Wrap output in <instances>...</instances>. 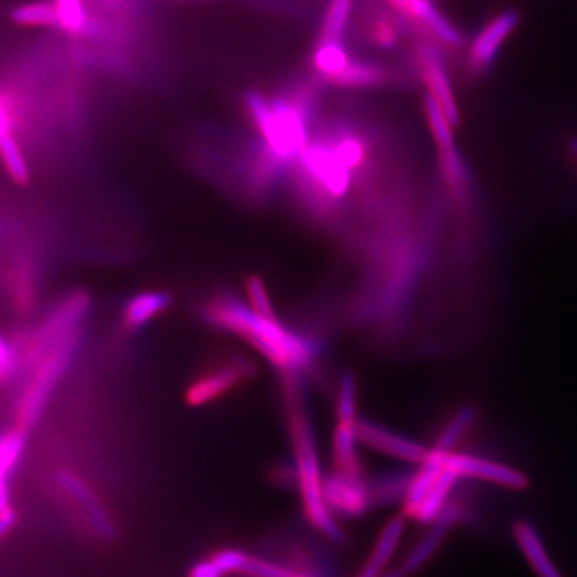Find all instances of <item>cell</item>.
I'll return each mask as SVG.
<instances>
[{
    "mask_svg": "<svg viewBox=\"0 0 577 577\" xmlns=\"http://www.w3.org/2000/svg\"><path fill=\"white\" fill-rule=\"evenodd\" d=\"M247 297H249V303L252 310L260 317L268 318V320H278L276 318L275 308L271 306V300L265 288L264 281L260 276L251 275L246 279Z\"/></svg>",
    "mask_w": 577,
    "mask_h": 577,
    "instance_id": "obj_30",
    "label": "cell"
},
{
    "mask_svg": "<svg viewBox=\"0 0 577 577\" xmlns=\"http://www.w3.org/2000/svg\"><path fill=\"white\" fill-rule=\"evenodd\" d=\"M462 517H464V510L454 500H451L446 509L443 510L442 515L433 521L432 526L426 531L425 537L412 548L411 554L401 563L400 568L403 569L406 577L414 576L415 573L421 572L430 559L435 557L436 552L442 548L444 541H446L450 531L461 523Z\"/></svg>",
    "mask_w": 577,
    "mask_h": 577,
    "instance_id": "obj_13",
    "label": "cell"
},
{
    "mask_svg": "<svg viewBox=\"0 0 577 577\" xmlns=\"http://www.w3.org/2000/svg\"><path fill=\"white\" fill-rule=\"evenodd\" d=\"M79 346V332L55 346L36 366V373L31 377L27 387L20 397L15 412V429L30 433L36 426L45 406L51 400L52 393L65 376L69 365L75 358Z\"/></svg>",
    "mask_w": 577,
    "mask_h": 577,
    "instance_id": "obj_3",
    "label": "cell"
},
{
    "mask_svg": "<svg viewBox=\"0 0 577 577\" xmlns=\"http://www.w3.org/2000/svg\"><path fill=\"white\" fill-rule=\"evenodd\" d=\"M382 577H406L403 569L401 568H391L387 569V572L384 573Z\"/></svg>",
    "mask_w": 577,
    "mask_h": 577,
    "instance_id": "obj_38",
    "label": "cell"
},
{
    "mask_svg": "<svg viewBox=\"0 0 577 577\" xmlns=\"http://www.w3.org/2000/svg\"><path fill=\"white\" fill-rule=\"evenodd\" d=\"M459 480L461 478L457 477L454 471L446 468L442 478L433 486L432 491L425 496V499H423L421 507H419L418 512L414 513L412 519L419 521V523L432 524L433 521L442 515L443 510L446 509L447 503L451 502V496H453L454 488H456Z\"/></svg>",
    "mask_w": 577,
    "mask_h": 577,
    "instance_id": "obj_21",
    "label": "cell"
},
{
    "mask_svg": "<svg viewBox=\"0 0 577 577\" xmlns=\"http://www.w3.org/2000/svg\"><path fill=\"white\" fill-rule=\"evenodd\" d=\"M478 411L477 406L475 404H465L461 409H457L454 412L453 418L450 419V422L444 425L442 433L436 440L435 446L436 450L444 451V453H456V446L462 442L465 435L470 432L471 426L475 425L478 421Z\"/></svg>",
    "mask_w": 577,
    "mask_h": 577,
    "instance_id": "obj_22",
    "label": "cell"
},
{
    "mask_svg": "<svg viewBox=\"0 0 577 577\" xmlns=\"http://www.w3.org/2000/svg\"><path fill=\"white\" fill-rule=\"evenodd\" d=\"M324 499L335 517L359 519L373 509L367 480H352L339 471L324 477Z\"/></svg>",
    "mask_w": 577,
    "mask_h": 577,
    "instance_id": "obj_11",
    "label": "cell"
},
{
    "mask_svg": "<svg viewBox=\"0 0 577 577\" xmlns=\"http://www.w3.org/2000/svg\"><path fill=\"white\" fill-rule=\"evenodd\" d=\"M241 575L247 577H311L306 575V573L293 572V569L286 568V566L255 557L247 559Z\"/></svg>",
    "mask_w": 577,
    "mask_h": 577,
    "instance_id": "obj_31",
    "label": "cell"
},
{
    "mask_svg": "<svg viewBox=\"0 0 577 577\" xmlns=\"http://www.w3.org/2000/svg\"><path fill=\"white\" fill-rule=\"evenodd\" d=\"M269 146V154L279 163L306 152L307 131L302 118L288 104H278L271 124L262 132Z\"/></svg>",
    "mask_w": 577,
    "mask_h": 577,
    "instance_id": "obj_6",
    "label": "cell"
},
{
    "mask_svg": "<svg viewBox=\"0 0 577 577\" xmlns=\"http://www.w3.org/2000/svg\"><path fill=\"white\" fill-rule=\"evenodd\" d=\"M450 456V453H444V451L436 450V447H432V450L429 451L425 459H423L418 470H415L411 488H409L408 496H406L403 503L404 517H411L412 519L414 513L418 512L425 496L432 491L433 486L436 485V481H439L444 471H446Z\"/></svg>",
    "mask_w": 577,
    "mask_h": 577,
    "instance_id": "obj_14",
    "label": "cell"
},
{
    "mask_svg": "<svg viewBox=\"0 0 577 577\" xmlns=\"http://www.w3.org/2000/svg\"><path fill=\"white\" fill-rule=\"evenodd\" d=\"M447 468L454 471L461 480L470 478V480L492 482V485L509 489H526L530 486V480L523 471L499 464V462L485 459V457L471 456V454H451L447 459Z\"/></svg>",
    "mask_w": 577,
    "mask_h": 577,
    "instance_id": "obj_7",
    "label": "cell"
},
{
    "mask_svg": "<svg viewBox=\"0 0 577 577\" xmlns=\"http://www.w3.org/2000/svg\"><path fill=\"white\" fill-rule=\"evenodd\" d=\"M513 534H515L521 554L528 559L537 577H563L558 566L548 555L547 547L536 526L530 520L517 521Z\"/></svg>",
    "mask_w": 577,
    "mask_h": 577,
    "instance_id": "obj_15",
    "label": "cell"
},
{
    "mask_svg": "<svg viewBox=\"0 0 577 577\" xmlns=\"http://www.w3.org/2000/svg\"><path fill=\"white\" fill-rule=\"evenodd\" d=\"M20 365L19 349L15 345L9 344L7 339H2L0 342V376H2L3 385L9 384V380L15 376Z\"/></svg>",
    "mask_w": 577,
    "mask_h": 577,
    "instance_id": "obj_35",
    "label": "cell"
},
{
    "mask_svg": "<svg viewBox=\"0 0 577 577\" xmlns=\"http://www.w3.org/2000/svg\"><path fill=\"white\" fill-rule=\"evenodd\" d=\"M9 118H7L5 107L0 110V145H2L3 163H5L7 170L10 177L20 185H26L30 180V173H27L26 163L15 138L10 134Z\"/></svg>",
    "mask_w": 577,
    "mask_h": 577,
    "instance_id": "obj_24",
    "label": "cell"
},
{
    "mask_svg": "<svg viewBox=\"0 0 577 577\" xmlns=\"http://www.w3.org/2000/svg\"><path fill=\"white\" fill-rule=\"evenodd\" d=\"M415 471L390 470L367 481L373 507L403 506Z\"/></svg>",
    "mask_w": 577,
    "mask_h": 577,
    "instance_id": "obj_19",
    "label": "cell"
},
{
    "mask_svg": "<svg viewBox=\"0 0 577 577\" xmlns=\"http://www.w3.org/2000/svg\"><path fill=\"white\" fill-rule=\"evenodd\" d=\"M390 2H393L398 9L411 15L412 5H414L415 0H390Z\"/></svg>",
    "mask_w": 577,
    "mask_h": 577,
    "instance_id": "obj_37",
    "label": "cell"
},
{
    "mask_svg": "<svg viewBox=\"0 0 577 577\" xmlns=\"http://www.w3.org/2000/svg\"><path fill=\"white\" fill-rule=\"evenodd\" d=\"M286 397H288L289 433L296 457L299 492L306 519L314 530L334 542H344L345 534L339 526L334 513L329 510L324 499V475L321 474L320 456L313 430L302 401H300L297 376L286 377Z\"/></svg>",
    "mask_w": 577,
    "mask_h": 577,
    "instance_id": "obj_2",
    "label": "cell"
},
{
    "mask_svg": "<svg viewBox=\"0 0 577 577\" xmlns=\"http://www.w3.org/2000/svg\"><path fill=\"white\" fill-rule=\"evenodd\" d=\"M90 306V296L84 290L69 293L59 306L52 310L44 323L27 335L19 349L21 365L37 366L55 346L79 332Z\"/></svg>",
    "mask_w": 577,
    "mask_h": 577,
    "instance_id": "obj_4",
    "label": "cell"
},
{
    "mask_svg": "<svg viewBox=\"0 0 577 577\" xmlns=\"http://www.w3.org/2000/svg\"><path fill=\"white\" fill-rule=\"evenodd\" d=\"M170 303H173V296L169 292L149 290V292L136 293L125 303L124 311H122V324L127 331H138L166 311Z\"/></svg>",
    "mask_w": 577,
    "mask_h": 577,
    "instance_id": "obj_18",
    "label": "cell"
},
{
    "mask_svg": "<svg viewBox=\"0 0 577 577\" xmlns=\"http://www.w3.org/2000/svg\"><path fill=\"white\" fill-rule=\"evenodd\" d=\"M13 20L20 24H31V26H62L58 10L48 3L20 7L13 12Z\"/></svg>",
    "mask_w": 577,
    "mask_h": 577,
    "instance_id": "obj_28",
    "label": "cell"
},
{
    "mask_svg": "<svg viewBox=\"0 0 577 577\" xmlns=\"http://www.w3.org/2000/svg\"><path fill=\"white\" fill-rule=\"evenodd\" d=\"M359 443L373 447L377 453L387 454L393 459L403 461L406 464L421 465L430 450L423 444L400 433L391 432L377 423L358 419L355 425Z\"/></svg>",
    "mask_w": 577,
    "mask_h": 577,
    "instance_id": "obj_9",
    "label": "cell"
},
{
    "mask_svg": "<svg viewBox=\"0 0 577 577\" xmlns=\"http://www.w3.org/2000/svg\"><path fill=\"white\" fill-rule=\"evenodd\" d=\"M406 530L404 517H395L385 524L382 533L377 537L376 545L366 559L365 566L356 577H382L403 539Z\"/></svg>",
    "mask_w": 577,
    "mask_h": 577,
    "instance_id": "obj_17",
    "label": "cell"
},
{
    "mask_svg": "<svg viewBox=\"0 0 577 577\" xmlns=\"http://www.w3.org/2000/svg\"><path fill=\"white\" fill-rule=\"evenodd\" d=\"M249 557L251 555L240 551V548H222V551L212 555V558L215 559L217 565L220 566L225 576L241 575Z\"/></svg>",
    "mask_w": 577,
    "mask_h": 577,
    "instance_id": "obj_32",
    "label": "cell"
},
{
    "mask_svg": "<svg viewBox=\"0 0 577 577\" xmlns=\"http://www.w3.org/2000/svg\"><path fill=\"white\" fill-rule=\"evenodd\" d=\"M332 149H334L339 160L345 167H348L349 170H355L356 167H359V164L363 163V157H365V149H363L362 143L356 138H352V136L341 140Z\"/></svg>",
    "mask_w": 577,
    "mask_h": 577,
    "instance_id": "obj_33",
    "label": "cell"
},
{
    "mask_svg": "<svg viewBox=\"0 0 577 577\" xmlns=\"http://www.w3.org/2000/svg\"><path fill=\"white\" fill-rule=\"evenodd\" d=\"M569 152L573 153V156L576 157L577 159V136H572V138H569Z\"/></svg>",
    "mask_w": 577,
    "mask_h": 577,
    "instance_id": "obj_39",
    "label": "cell"
},
{
    "mask_svg": "<svg viewBox=\"0 0 577 577\" xmlns=\"http://www.w3.org/2000/svg\"><path fill=\"white\" fill-rule=\"evenodd\" d=\"M358 390H356V379L352 373L342 374L339 380L337 388V423H346V425H356L358 422Z\"/></svg>",
    "mask_w": 577,
    "mask_h": 577,
    "instance_id": "obj_26",
    "label": "cell"
},
{
    "mask_svg": "<svg viewBox=\"0 0 577 577\" xmlns=\"http://www.w3.org/2000/svg\"><path fill=\"white\" fill-rule=\"evenodd\" d=\"M358 435L355 425L337 423L334 439H332V456H334L335 471L356 481H366L362 459H359Z\"/></svg>",
    "mask_w": 577,
    "mask_h": 577,
    "instance_id": "obj_16",
    "label": "cell"
},
{
    "mask_svg": "<svg viewBox=\"0 0 577 577\" xmlns=\"http://www.w3.org/2000/svg\"><path fill=\"white\" fill-rule=\"evenodd\" d=\"M337 86L342 87H377L384 86L390 79L387 69L369 63H352L346 65L344 71L331 77Z\"/></svg>",
    "mask_w": 577,
    "mask_h": 577,
    "instance_id": "obj_25",
    "label": "cell"
},
{
    "mask_svg": "<svg viewBox=\"0 0 577 577\" xmlns=\"http://www.w3.org/2000/svg\"><path fill=\"white\" fill-rule=\"evenodd\" d=\"M352 12V0H332L324 20L321 44H339Z\"/></svg>",
    "mask_w": 577,
    "mask_h": 577,
    "instance_id": "obj_27",
    "label": "cell"
},
{
    "mask_svg": "<svg viewBox=\"0 0 577 577\" xmlns=\"http://www.w3.org/2000/svg\"><path fill=\"white\" fill-rule=\"evenodd\" d=\"M423 108H425L426 122H429L430 132L435 140L439 154L457 149L456 138H454L456 129L453 127L446 113H444L442 104L429 93L423 100Z\"/></svg>",
    "mask_w": 577,
    "mask_h": 577,
    "instance_id": "obj_23",
    "label": "cell"
},
{
    "mask_svg": "<svg viewBox=\"0 0 577 577\" xmlns=\"http://www.w3.org/2000/svg\"><path fill=\"white\" fill-rule=\"evenodd\" d=\"M419 69H421L423 80L430 96L435 98L450 119L454 129L461 125V113L457 108V100L454 97L453 87H451L450 76H447L446 66L442 55L436 52L432 44H419L415 48Z\"/></svg>",
    "mask_w": 577,
    "mask_h": 577,
    "instance_id": "obj_10",
    "label": "cell"
},
{
    "mask_svg": "<svg viewBox=\"0 0 577 577\" xmlns=\"http://www.w3.org/2000/svg\"><path fill=\"white\" fill-rule=\"evenodd\" d=\"M411 16L425 24L426 30L447 47L457 48L464 44V36L459 30L450 20L444 19L443 13L433 5L432 0H415Z\"/></svg>",
    "mask_w": 577,
    "mask_h": 577,
    "instance_id": "obj_20",
    "label": "cell"
},
{
    "mask_svg": "<svg viewBox=\"0 0 577 577\" xmlns=\"http://www.w3.org/2000/svg\"><path fill=\"white\" fill-rule=\"evenodd\" d=\"M317 68L324 73L328 77H334L339 73L344 71L349 59L346 57L344 48L341 44H321L320 51L314 57Z\"/></svg>",
    "mask_w": 577,
    "mask_h": 577,
    "instance_id": "obj_29",
    "label": "cell"
},
{
    "mask_svg": "<svg viewBox=\"0 0 577 577\" xmlns=\"http://www.w3.org/2000/svg\"><path fill=\"white\" fill-rule=\"evenodd\" d=\"M188 577H226L212 557L199 559L191 566Z\"/></svg>",
    "mask_w": 577,
    "mask_h": 577,
    "instance_id": "obj_36",
    "label": "cell"
},
{
    "mask_svg": "<svg viewBox=\"0 0 577 577\" xmlns=\"http://www.w3.org/2000/svg\"><path fill=\"white\" fill-rule=\"evenodd\" d=\"M26 436V433L12 429L3 433L0 443V534L3 537L9 536L16 523V512L10 503L9 486L23 456Z\"/></svg>",
    "mask_w": 577,
    "mask_h": 577,
    "instance_id": "obj_12",
    "label": "cell"
},
{
    "mask_svg": "<svg viewBox=\"0 0 577 577\" xmlns=\"http://www.w3.org/2000/svg\"><path fill=\"white\" fill-rule=\"evenodd\" d=\"M204 313L209 323L243 339L286 377L310 367L320 353L317 342L289 331L278 320L260 317L233 297L212 300Z\"/></svg>",
    "mask_w": 577,
    "mask_h": 577,
    "instance_id": "obj_1",
    "label": "cell"
},
{
    "mask_svg": "<svg viewBox=\"0 0 577 577\" xmlns=\"http://www.w3.org/2000/svg\"><path fill=\"white\" fill-rule=\"evenodd\" d=\"M255 374V366L243 358L231 359L223 363L211 373L196 379L188 387L185 400L190 406H202L219 400L234 387L246 382Z\"/></svg>",
    "mask_w": 577,
    "mask_h": 577,
    "instance_id": "obj_5",
    "label": "cell"
},
{
    "mask_svg": "<svg viewBox=\"0 0 577 577\" xmlns=\"http://www.w3.org/2000/svg\"><path fill=\"white\" fill-rule=\"evenodd\" d=\"M57 10L62 27L75 33L82 30L84 12L80 0H58Z\"/></svg>",
    "mask_w": 577,
    "mask_h": 577,
    "instance_id": "obj_34",
    "label": "cell"
},
{
    "mask_svg": "<svg viewBox=\"0 0 577 577\" xmlns=\"http://www.w3.org/2000/svg\"><path fill=\"white\" fill-rule=\"evenodd\" d=\"M519 10L509 9L499 13L482 27L468 52V66L474 75L488 71L489 66L498 57L500 47L506 44L507 38L519 27Z\"/></svg>",
    "mask_w": 577,
    "mask_h": 577,
    "instance_id": "obj_8",
    "label": "cell"
}]
</instances>
